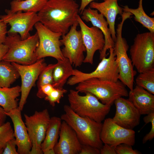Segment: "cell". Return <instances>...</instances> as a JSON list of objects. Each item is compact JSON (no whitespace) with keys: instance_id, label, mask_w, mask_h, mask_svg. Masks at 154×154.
<instances>
[{"instance_id":"cell-1","label":"cell","mask_w":154,"mask_h":154,"mask_svg":"<svg viewBox=\"0 0 154 154\" xmlns=\"http://www.w3.org/2000/svg\"><path fill=\"white\" fill-rule=\"evenodd\" d=\"M79 6L74 0H49L37 13L39 22L51 31L66 34L76 21Z\"/></svg>"},{"instance_id":"cell-2","label":"cell","mask_w":154,"mask_h":154,"mask_svg":"<svg viewBox=\"0 0 154 154\" xmlns=\"http://www.w3.org/2000/svg\"><path fill=\"white\" fill-rule=\"evenodd\" d=\"M64 113L60 117L74 131L82 145H88L100 150L103 146L100 135L102 123L78 115L69 105L63 107Z\"/></svg>"},{"instance_id":"cell-3","label":"cell","mask_w":154,"mask_h":154,"mask_svg":"<svg viewBox=\"0 0 154 154\" xmlns=\"http://www.w3.org/2000/svg\"><path fill=\"white\" fill-rule=\"evenodd\" d=\"M8 35L3 44L8 50L2 60L24 65L31 64L38 60L36 50L39 38L37 32L24 39L18 34Z\"/></svg>"},{"instance_id":"cell-4","label":"cell","mask_w":154,"mask_h":154,"mask_svg":"<svg viewBox=\"0 0 154 154\" xmlns=\"http://www.w3.org/2000/svg\"><path fill=\"white\" fill-rule=\"evenodd\" d=\"M78 84L76 90L80 93H90L104 104L112 106L118 98L128 96L126 86L119 80L114 82L92 78Z\"/></svg>"},{"instance_id":"cell-5","label":"cell","mask_w":154,"mask_h":154,"mask_svg":"<svg viewBox=\"0 0 154 154\" xmlns=\"http://www.w3.org/2000/svg\"><path fill=\"white\" fill-rule=\"evenodd\" d=\"M81 96L76 90H70L68 99L70 108L78 115L102 122L109 113L111 105L104 104L92 94L86 92Z\"/></svg>"},{"instance_id":"cell-6","label":"cell","mask_w":154,"mask_h":154,"mask_svg":"<svg viewBox=\"0 0 154 154\" xmlns=\"http://www.w3.org/2000/svg\"><path fill=\"white\" fill-rule=\"evenodd\" d=\"M131 15L129 12H124L121 15L122 19L117 25L113 48L119 71V80L130 90L133 88L134 77L137 72L134 70L131 60L127 54L129 46L126 40L122 37V32L124 21Z\"/></svg>"},{"instance_id":"cell-7","label":"cell","mask_w":154,"mask_h":154,"mask_svg":"<svg viewBox=\"0 0 154 154\" xmlns=\"http://www.w3.org/2000/svg\"><path fill=\"white\" fill-rule=\"evenodd\" d=\"M129 52L132 64L139 73L154 68V33L137 34Z\"/></svg>"},{"instance_id":"cell-8","label":"cell","mask_w":154,"mask_h":154,"mask_svg":"<svg viewBox=\"0 0 154 154\" xmlns=\"http://www.w3.org/2000/svg\"><path fill=\"white\" fill-rule=\"evenodd\" d=\"M109 50V56L107 58L104 57L102 59L96 69L92 72L86 73L73 69L72 76L69 78L67 84L73 86L92 78L114 82L119 80V71L114 48H111Z\"/></svg>"},{"instance_id":"cell-9","label":"cell","mask_w":154,"mask_h":154,"mask_svg":"<svg viewBox=\"0 0 154 154\" xmlns=\"http://www.w3.org/2000/svg\"><path fill=\"white\" fill-rule=\"evenodd\" d=\"M24 116L25 123L32 145L30 154H43L41 145L50 119L48 110L35 111L31 116L25 114Z\"/></svg>"},{"instance_id":"cell-10","label":"cell","mask_w":154,"mask_h":154,"mask_svg":"<svg viewBox=\"0 0 154 154\" xmlns=\"http://www.w3.org/2000/svg\"><path fill=\"white\" fill-rule=\"evenodd\" d=\"M39 38V44L36 50L37 60L46 57H51L57 60L64 58L62 54L60 41L61 33L54 32L40 22L35 25Z\"/></svg>"},{"instance_id":"cell-11","label":"cell","mask_w":154,"mask_h":154,"mask_svg":"<svg viewBox=\"0 0 154 154\" xmlns=\"http://www.w3.org/2000/svg\"><path fill=\"white\" fill-rule=\"evenodd\" d=\"M78 25L77 21L71 27L70 31L62 35V39H60L61 45L64 46L61 49L62 55L76 67L80 66L83 62L85 58L84 53L86 52L81 31L77 29Z\"/></svg>"},{"instance_id":"cell-12","label":"cell","mask_w":154,"mask_h":154,"mask_svg":"<svg viewBox=\"0 0 154 154\" xmlns=\"http://www.w3.org/2000/svg\"><path fill=\"white\" fill-rule=\"evenodd\" d=\"M11 63L18 71L21 79V97L18 108L22 111L31 88L47 64L44 58L28 65Z\"/></svg>"},{"instance_id":"cell-13","label":"cell","mask_w":154,"mask_h":154,"mask_svg":"<svg viewBox=\"0 0 154 154\" xmlns=\"http://www.w3.org/2000/svg\"><path fill=\"white\" fill-rule=\"evenodd\" d=\"M5 12L6 14L0 15V17L11 26L7 34H19L22 39L30 36V32L32 30L36 23L39 22L37 13L22 11L12 13L7 9Z\"/></svg>"},{"instance_id":"cell-14","label":"cell","mask_w":154,"mask_h":154,"mask_svg":"<svg viewBox=\"0 0 154 154\" xmlns=\"http://www.w3.org/2000/svg\"><path fill=\"white\" fill-rule=\"evenodd\" d=\"M100 137L103 143L116 147L125 143L133 146L135 142V132L124 128L114 122L112 118L104 119L102 123Z\"/></svg>"},{"instance_id":"cell-15","label":"cell","mask_w":154,"mask_h":154,"mask_svg":"<svg viewBox=\"0 0 154 154\" xmlns=\"http://www.w3.org/2000/svg\"><path fill=\"white\" fill-rule=\"evenodd\" d=\"M77 21L80 28L83 43L85 46L86 55L83 62L92 64L95 52L101 51L105 44L104 35L97 27L93 26L89 27L86 25L78 15Z\"/></svg>"},{"instance_id":"cell-16","label":"cell","mask_w":154,"mask_h":154,"mask_svg":"<svg viewBox=\"0 0 154 154\" xmlns=\"http://www.w3.org/2000/svg\"><path fill=\"white\" fill-rule=\"evenodd\" d=\"M114 103L116 111L112 119L114 122L122 127L131 129L139 125L141 115L128 99L120 97L115 100Z\"/></svg>"},{"instance_id":"cell-17","label":"cell","mask_w":154,"mask_h":154,"mask_svg":"<svg viewBox=\"0 0 154 154\" xmlns=\"http://www.w3.org/2000/svg\"><path fill=\"white\" fill-rule=\"evenodd\" d=\"M21 111L18 107L6 113L13 124L18 154H30L31 143L26 126L22 118Z\"/></svg>"},{"instance_id":"cell-18","label":"cell","mask_w":154,"mask_h":154,"mask_svg":"<svg viewBox=\"0 0 154 154\" xmlns=\"http://www.w3.org/2000/svg\"><path fill=\"white\" fill-rule=\"evenodd\" d=\"M82 15L81 18L82 20L91 22L93 26L99 28L104 35V46L103 49L100 51V59L101 60L107 56V50L110 48H113L114 46L115 42L112 38L110 31L108 27V23L102 14L99 13L97 10L93 9L90 7L85 8Z\"/></svg>"},{"instance_id":"cell-19","label":"cell","mask_w":154,"mask_h":154,"mask_svg":"<svg viewBox=\"0 0 154 154\" xmlns=\"http://www.w3.org/2000/svg\"><path fill=\"white\" fill-rule=\"evenodd\" d=\"M59 139L54 149L55 154H79L82 144L73 129L62 121Z\"/></svg>"},{"instance_id":"cell-20","label":"cell","mask_w":154,"mask_h":154,"mask_svg":"<svg viewBox=\"0 0 154 154\" xmlns=\"http://www.w3.org/2000/svg\"><path fill=\"white\" fill-rule=\"evenodd\" d=\"M117 1L105 0L101 3L93 1L90 3V8L97 10L106 17L114 42L116 38L115 27L116 18L118 14L121 15L123 12L122 8L118 5Z\"/></svg>"},{"instance_id":"cell-21","label":"cell","mask_w":154,"mask_h":154,"mask_svg":"<svg viewBox=\"0 0 154 154\" xmlns=\"http://www.w3.org/2000/svg\"><path fill=\"white\" fill-rule=\"evenodd\" d=\"M128 96L141 115L154 112V96L142 87L136 85L130 90Z\"/></svg>"},{"instance_id":"cell-22","label":"cell","mask_w":154,"mask_h":154,"mask_svg":"<svg viewBox=\"0 0 154 154\" xmlns=\"http://www.w3.org/2000/svg\"><path fill=\"white\" fill-rule=\"evenodd\" d=\"M57 61L53 70L52 85L55 88H63L68 78L72 75L73 69L68 58Z\"/></svg>"},{"instance_id":"cell-23","label":"cell","mask_w":154,"mask_h":154,"mask_svg":"<svg viewBox=\"0 0 154 154\" xmlns=\"http://www.w3.org/2000/svg\"><path fill=\"white\" fill-rule=\"evenodd\" d=\"M60 117L53 116L50 117L44 138L41 145L43 152L54 148L58 142L62 122Z\"/></svg>"},{"instance_id":"cell-24","label":"cell","mask_w":154,"mask_h":154,"mask_svg":"<svg viewBox=\"0 0 154 154\" xmlns=\"http://www.w3.org/2000/svg\"><path fill=\"white\" fill-rule=\"evenodd\" d=\"M21 93V86L0 87V106L6 112L18 107L17 98Z\"/></svg>"},{"instance_id":"cell-25","label":"cell","mask_w":154,"mask_h":154,"mask_svg":"<svg viewBox=\"0 0 154 154\" xmlns=\"http://www.w3.org/2000/svg\"><path fill=\"white\" fill-rule=\"evenodd\" d=\"M47 1V0H23L21 1L13 0L10 3V9L7 10L12 13L18 11L37 13L42 9Z\"/></svg>"},{"instance_id":"cell-26","label":"cell","mask_w":154,"mask_h":154,"mask_svg":"<svg viewBox=\"0 0 154 154\" xmlns=\"http://www.w3.org/2000/svg\"><path fill=\"white\" fill-rule=\"evenodd\" d=\"M20 76L15 68L11 62L0 61V87H9Z\"/></svg>"},{"instance_id":"cell-27","label":"cell","mask_w":154,"mask_h":154,"mask_svg":"<svg viewBox=\"0 0 154 154\" xmlns=\"http://www.w3.org/2000/svg\"><path fill=\"white\" fill-rule=\"evenodd\" d=\"M143 0H139L137 9L129 8L127 5L123 6V12H128L134 15L135 20L142 24L149 32L154 33V18L149 16L145 12L143 7Z\"/></svg>"},{"instance_id":"cell-28","label":"cell","mask_w":154,"mask_h":154,"mask_svg":"<svg viewBox=\"0 0 154 154\" xmlns=\"http://www.w3.org/2000/svg\"><path fill=\"white\" fill-rule=\"evenodd\" d=\"M135 82L137 85L154 94V68L139 73L136 78Z\"/></svg>"},{"instance_id":"cell-29","label":"cell","mask_w":154,"mask_h":154,"mask_svg":"<svg viewBox=\"0 0 154 154\" xmlns=\"http://www.w3.org/2000/svg\"><path fill=\"white\" fill-rule=\"evenodd\" d=\"M14 138L13 129L10 122H6L0 126V154L2 153L7 142Z\"/></svg>"},{"instance_id":"cell-30","label":"cell","mask_w":154,"mask_h":154,"mask_svg":"<svg viewBox=\"0 0 154 154\" xmlns=\"http://www.w3.org/2000/svg\"><path fill=\"white\" fill-rule=\"evenodd\" d=\"M56 64V63L46 65L41 72L38 78V91L40 90V87L42 86L48 84H52L53 82V70Z\"/></svg>"},{"instance_id":"cell-31","label":"cell","mask_w":154,"mask_h":154,"mask_svg":"<svg viewBox=\"0 0 154 154\" xmlns=\"http://www.w3.org/2000/svg\"><path fill=\"white\" fill-rule=\"evenodd\" d=\"M67 92L66 90L63 88H55L48 95L46 96L44 98L45 100L48 101L52 107L55 106V104H59L61 98L64 94Z\"/></svg>"},{"instance_id":"cell-32","label":"cell","mask_w":154,"mask_h":154,"mask_svg":"<svg viewBox=\"0 0 154 154\" xmlns=\"http://www.w3.org/2000/svg\"><path fill=\"white\" fill-rule=\"evenodd\" d=\"M143 120L146 124L150 122L151 124V128L150 131L143 137L142 142L145 143L148 141H151L154 137V112H152L144 117Z\"/></svg>"},{"instance_id":"cell-33","label":"cell","mask_w":154,"mask_h":154,"mask_svg":"<svg viewBox=\"0 0 154 154\" xmlns=\"http://www.w3.org/2000/svg\"><path fill=\"white\" fill-rule=\"evenodd\" d=\"M117 154H139L138 151L133 149L132 146L125 143H122L115 147Z\"/></svg>"},{"instance_id":"cell-34","label":"cell","mask_w":154,"mask_h":154,"mask_svg":"<svg viewBox=\"0 0 154 154\" xmlns=\"http://www.w3.org/2000/svg\"><path fill=\"white\" fill-rule=\"evenodd\" d=\"M17 143L15 138L9 140L7 143L3 152V154H18Z\"/></svg>"},{"instance_id":"cell-35","label":"cell","mask_w":154,"mask_h":154,"mask_svg":"<svg viewBox=\"0 0 154 154\" xmlns=\"http://www.w3.org/2000/svg\"><path fill=\"white\" fill-rule=\"evenodd\" d=\"M54 88L52 84L44 85L42 86L40 90L38 91L37 96L39 98H44L46 96L50 94Z\"/></svg>"},{"instance_id":"cell-36","label":"cell","mask_w":154,"mask_h":154,"mask_svg":"<svg viewBox=\"0 0 154 154\" xmlns=\"http://www.w3.org/2000/svg\"><path fill=\"white\" fill-rule=\"evenodd\" d=\"M100 150L88 145H82L79 154H100Z\"/></svg>"},{"instance_id":"cell-37","label":"cell","mask_w":154,"mask_h":154,"mask_svg":"<svg viewBox=\"0 0 154 154\" xmlns=\"http://www.w3.org/2000/svg\"><path fill=\"white\" fill-rule=\"evenodd\" d=\"M7 24L0 17V44L4 42L7 36Z\"/></svg>"},{"instance_id":"cell-38","label":"cell","mask_w":154,"mask_h":154,"mask_svg":"<svg viewBox=\"0 0 154 154\" xmlns=\"http://www.w3.org/2000/svg\"><path fill=\"white\" fill-rule=\"evenodd\" d=\"M115 147L104 143L100 149L101 154H117Z\"/></svg>"},{"instance_id":"cell-39","label":"cell","mask_w":154,"mask_h":154,"mask_svg":"<svg viewBox=\"0 0 154 154\" xmlns=\"http://www.w3.org/2000/svg\"><path fill=\"white\" fill-rule=\"evenodd\" d=\"M96 0H81L80 6L79 8V13L82 14L84 9L90 3ZM104 1L105 0H103Z\"/></svg>"},{"instance_id":"cell-40","label":"cell","mask_w":154,"mask_h":154,"mask_svg":"<svg viewBox=\"0 0 154 154\" xmlns=\"http://www.w3.org/2000/svg\"><path fill=\"white\" fill-rule=\"evenodd\" d=\"M8 50L7 46L3 43L0 44V61L3 58Z\"/></svg>"},{"instance_id":"cell-41","label":"cell","mask_w":154,"mask_h":154,"mask_svg":"<svg viewBox=\"0 0 154 154\" xmlns=\"http://www.w3.org/2000/svg\"><path fill=\"white\" fill-rule=\"evenodd\" d=\"M7 116L6 112L0 106V126L5 122Z\"/></svg>"},{"instance_id":"cell-42","label":"cell","mask_w":154,"mask_h":154,"mask_svg":"<svg viewBox=\"0 0 154 154\" xmlns=\"http://www.w3.org/2000/svg\"><path fill=\"white\" fill-rule=\"evenodd\" d=\"M44 154H55L54 148L49 149L43 152Z\"/></svg>"},{"instance_id":"cell-43","label":"cell","mask_w":154,"mask_h":154,"mask_svg":"<svg viewBox=\"0 0 154 154\" xmlns=\"http://www.w3.org/2000/svg\"><path fill=\"white\" fill-rule=\"evenodd\" d=\"M17 0L18 1H22L23 0Z\"/></svg>"},{"instance_id":"cell-44","label":"cell","mask_w":154,"mask_h":154,"mask_svg":"<svg viewBox=\"0 0 154 154\" xmlns=\"http://www.w3.org/2000/svg\"><path fill=\"white\" fill-rule=\"evenodd\" d=\"M47 1H48V0H47Z\"/></svg>"}]
</instances>
